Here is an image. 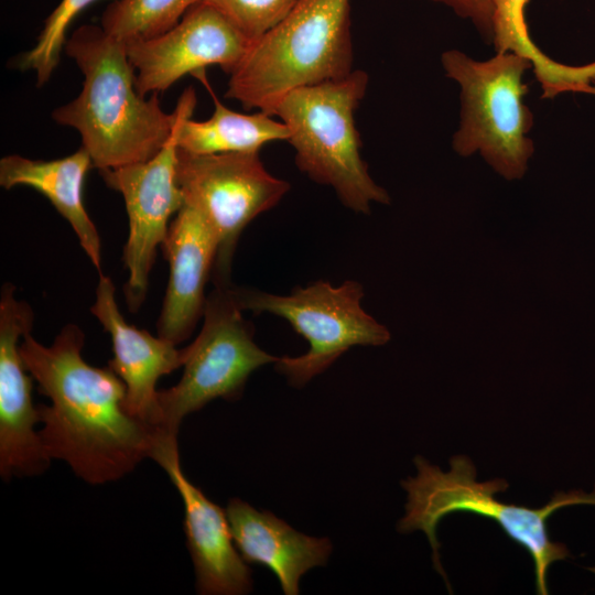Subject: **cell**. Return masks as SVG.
<instances>
[{"label":"cell","instance_id":"1","mask_svg":"<svg viewBox=\"0 0 595 595\" xmlns=\"http://www.w3.org/2000/svg\"><path fill=\"white\" fill-rule=\"evenodd\" d=\"M85 334L65 325L46 347L26 332L23 363L51 403L39 404L40 436L51 459H60L90 485L122 478L150 458L158 433L126 408V386L110 368L82 356Z\"/></svg>","mask_w":595,"mask_h":595},{"label":"cell","instance_id":"2","mask_svg":"<svg viewBox=\"0 0 595 595\" xmlns=\"http://www.w3.org/2000/svg\"><path fill=\"white\" fill-rule=\"evenodd\" d=\"M64 52L80 69L82 90L52 112L55 122L77 130L93 166L100 170L147 161L170 138L176 112H165L159 94L149 98L136 88V72L125 42L101 25L78 26Z\"/></svg>","mask_w":595,"mask_h":595},{"label":"cell","instance_id":"3","mask_svg":"<svg viewBox=\"0 0 595 595\" xmlns=\"http://www.w3.org/2000/svg\"><path fill=\"white\" fill-rule=\"evenodd\" d=\"M353 71L350 0H299L281 22L250 43L229 74L225 97L272 115L290 91Z\"/></svg>","mask_w":595,"mask_h":595},{"label":"cell","instance_id":"4","mask_svg":"<svg viewBox=\"0 0 595 595\" xmlns=\"http://www.w3.org/2000/svg\"><path fill=\"white\" fill-rule=\"evenodd\" d=\"M414 464L416 476L401 483L408 493V500L398 529L401 532L420 530L425 533L433 550L434 566L445 581L440 562L437 524L446 515L472 512L496 521L510 539L528 551L534 563L537 593L548 594L547 574L550 565L570 555L564 544L550 539L548 520L556 510L567 506L595 505V489L592 493H555L545 506L530 508L497 500L496 494L505 491L508 483L500 478L477 482L476 468L466 456L452 457L447 473L421 456L414 458Z\"/></svg>","mask_w":595,"mask_h":595},{"label":"cell","instance_id":"5","mask_svg":"<svg viewBox=\"0 0 595 595\" xmlns=\"http://www.w3.org/2000/svg\"><path fill=\"white\" fill-rule=\"evenodd\" d=\"M369 76L355 69L347 76L286 94L272 116L288 127L298 167L316 183L331 186L356 213L369 214L372 203L390 196L369 174L360 155L355 110L364 99Z\"/></svg>","mask_w":595,"mask_h":595},{"label":"cell","instance_id":"6","mask_svg":"<svg viewBox=\"0 0 595 595\" xmlns=\"http://www.w3.org/2000/svg\"><path fill=\"white\" fill-rule=\"evenodd\" d=\"M441 63L461 87V121L453 149L461 156L479 153L508 181L521 178L534 147L529 138L533 116L523 97V75L532 64L511 52L478 61L458 50L445 51Z\"/></svg>","mask_w":595,"mask_h":595},{"label":"cell","instance_id":"7","mask_svg":"<svg viewBox=\"0 0 595 595\" xmlns=\"http://www.w3.org/2000/svg\"><path fill=\"white\" fill-rule=\"evenodd\" d=\"M230 290L242 311L283 317L309 342L305 354L278 357L274 363L277 371L296 388L325 371L351 347L380 346L390 339L387 327L361 307L364 290L354 280L338 286L316 281L293 289L289 295L234 285Z\"/></svg>","mask_w":595,"mask_h":595},{"label":"cell","instance_id":"8","mask_svg":"<svg viewBox=\"0 0 595 595\" xmlns=\"http://www.w3.org/2000/svg\"><path fill=\"white\" fill-rule=\"evenodd\" d=\"M231 285L207 296L202 329L184 348L180 381L158 391L160 434L177 436L183 419L215 399H238L255 370L278 360L255 343Z\"/></svg>","mask_w":595,"mask_h":595},{"label":"cell","instance_id":"9","mask_svg":"<svg viewBox=\"0 0 595 595\" xmlns=\"http://www.w3.org/2000/svg\"><path fill=\"white\" fill-rule=\"evenodd\" d=\"M176 181L184 204L216 235L215 286L231 285V262L240 234L258 215L274 207L290 184L267 171L259 152L194 154L180 149Z\"/></svg>","mask_w":595,"mask_h":595},{"label":"cell","instance_id":"10","mask_svg":"<svg viewBox=\"0 0 595 595\" xmlns=\"http://www.w3.org/2000/svg\"><path fill=\"white\" fill-rule=\"evenodd\" d=\"M197 104L193 87L180 96L173 131L162 149L151 159L116 169L100 170L105 183L119 192L125 201L129 220L123 261L128 280L123 286L126 301L132 312L142 305L149 274L169 231V220L184 205L176 181L178 133L182 122L192 117Z\"/></svg>","mask_w":595,"mask_h":595},{"label":"cell","instance_id":"11","mask_svg":"<svg viewBox=\"0 0 595 595\" xmlns=\"http://www.w3.org/2000/svg\"><path fill=\"white\" fill-rule=\"evenodd\" d=\"M250 43L220 12L198 1L169 31L125 45L137 91L145 97L165 91L187 74H204L212 65L230 74Z\"/></svg>","mask_w":595,"mask_h":595},{"label":"cell","instance_id":"12","mask_svg":"<svg viewBox=\"0 0 595 595\" xmlns=\"http://www.w3.org/2000/svg\"><path fill=\"white\" fill-rule=\"evenodd\" d=\"M7 282L0 296V475L3 480L32 477L51 463L35 424L37 405L32 400V379L20 354V337L31 332L32 307L14 296Z\"/></svg>","mask_w":595,"mask_h":595},{"label":"cell","instance_id":"13","mask_svg":"<svg viewBox=\"0 0 595 595\" xmlns=\"http://www.w3.org/2000/svg\"><path fill=\"white\" fill-rule=\"evenodd\" d=\"M166 473L184 506L183 528L201 595H244L252 589L251 570L239 553L226 515L185 476L177 436L159 435L151 457Z\"/></svg>","mask_w":595,"mask_h":595},{"label":"cell","instance_id":"14","mask_svg":"<svg viewBox=\"0 0 595 595\" xmlns=\"http://www.w3.org/2000/svg\"><path fill=\"white\" fill-rule=\"evenodd\" d=\"M93 315L109 333L113 357L108 363L126 386V408L158 433L159 403L156 382L184 364V348L128 324L115 299L112 280L100 273Z\"/></svg>","mask_w":595,"mask_h":595},{"label":"cell","instance_id":"15","mask_svg":"<svg viewBox=\"0 0 595 595\" xmlns=\"http://www.w3.org/2000/svg\"><path fill=\"white\" fill-rule=\"evenodd\" d=\"M161 249L170 278L158 320V335L180 344L204 316V290L218 250L216 235L192 207L183 205L169 227Z\"/></svg>","mask_w":595,"mask_h":595},{"label":"cell","instance_id":"16","mask_svg":"<svg viewBox=\"0 0 595 595\" xmlns=\"http://www.w3.org/2000/svg\"><path fill=\"white\" fill-rule=\"evenodd\" d=\"M234 542L247 563L268 567L285 595H298L300 578L307 571L326 564L332 543L310 537L248 502L232 498L226 507Z\"/></svg>","mask_w":595,"mask_h":595},{"label":"cell","instance_id":"17","mask_svg":"<svg viewBox=\"0 0 595 595\" xmlns=\"http://www.w3.org/2000/svg\"><path fill=\"white\" fill-rule=\"evenodd\" d=\"M91 166V158L83 147L67 156L50 161L9 154L0 160V185L6 190L30 186L43 194L69 223L83 250L100 274V238L83 198L85 177Z\"/></svg>","mask_w":595,"mask_h":595},{"label":"cell","instance_id":"18","mask_svg":"<svg viewBox=\"0 0 595 595\" xmlns=\"http://www.w3.org/2000/svg\"><path fill=\"white\" fill-rule=\"evenodd\" d=\"M214 100V112L203 121L186 118L178 133V149L194 154L259 152L272 141L289 140L290 131L270 113H240L223 105L208 85L205 73L196 76Z\"/></svg>","mask_w":595,"mask_h":595},{"label":"cell","instance_id":"19","mask_svg":"<svg viewBox=\"0 0 595 595\" xmlns=\"http://www.w3.org/2000/svg\"><path fill=\"white\" fill-rule=\"evenodd\" d=\"M529 0H491L493 39L496 52H511L529 60L542 87L543 98L563 93H581L595 83V61L581 66L561 64L532 42L524 9Z\"/></svg>","mask_w":595,"mask_h":595},{"label":"cell","instance_id":"20","mask_svg":"<svg viewBox=\"0 0 595 595\" xmlns=\"http://www.w3.org/2000/svg\"><path fill=\"white\" fill-rule=\"evenodd\" d=\"M198 0H115L100 17L102 29L123 42L158 36Z\"/></svg>","mask_w":595,"mask_h":595},{"label":"cell","instance_id":"21","mask_svg":"<svg viewBox=\"0 0 595 595\" xmlns=\"http://www.w3.org/2000/svg\"><path fill=\"white\" fill-rule=\"evenodd\" d=\"M95 1L97 0H61L45 20L35 45L15 58L14 67L34 71L37 87L46 84L60 63L69 24L78 13Z\"/></svg>","mask_w":595,"mask_h":595},{"label":"cell","instance_id":"22","mask_svg":"<svg viewBox=\"0 0 595 595\" xmlns=\"http://www.w3.org/2000/svg\"><path fill=\"white\" fill-rule=\"evenodd\" d=\"M220 12L248 41L253 42L281 22L299 0H198Z\"/></svg>","mask_w":595,"mask_h":595},{"label":"cell","instance_id":"23","mask_svg":"<svg viewBox=\"0 0 595 595\" xmlns=\"http://www.w3.org/2000/svg\"><path fill=\"white\" fill-rule=\"evenodd\" d=\"M452 8L458 15L469 19L486 41L493 39L491 0H433Z\"/></svg>","mask_w":595,"mask_h":595},{"label":"cell","instance_id":"24","mask_svg":"<svg viewBox=\"0 0 595 595\" xmlns=\"http://www.w3.org/2000/svg\"><path fill=\"white\" fill-rule=\"evenodd\" d=\"M581 93L583 94H589V95H594L595 96V83L592 84V85H588L586 87H584Z\"/></svg>","mask_w":595,"mask_h":595}]
</instances>
